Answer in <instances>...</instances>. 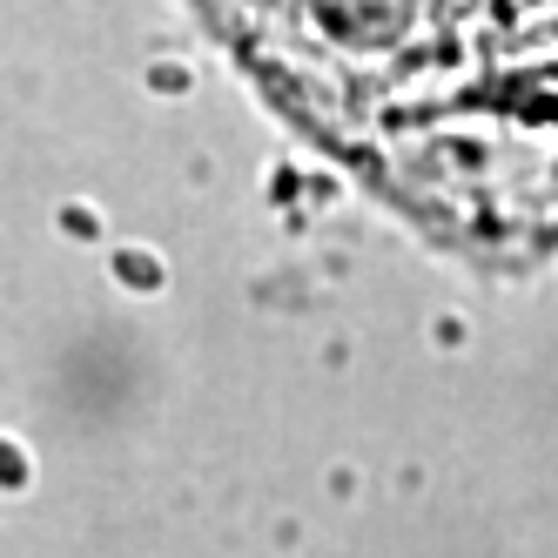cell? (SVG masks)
<instances>
[{"label":"cell","mask_w":558,"mask_h":558,"mask_svg":"<svg viewBox=\"0 0 558 558\" xmlns=\"http://www.w3.org/2000/svg\"><path fill=\"white\" fill-rule=\"evenodd\" d=\"M256 88L445 250H558V0H195Z\"/></svg>","instance_id":"1"}]
</instances>
